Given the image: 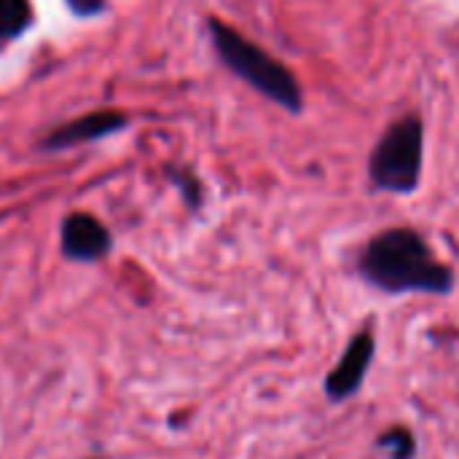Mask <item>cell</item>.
I'll return each mask as SVG.
<instances>
[{
	"label": "cell",
	"mask_w": 459,
	"mask_h": 459,
	"mask_svg": "<svg viewBox=\"0 0 459 459\" xmlns=\"http://www.w3.org/2000/svg\"><path fill=\"white\" fill-rule=\"evenodd\" d=\"M360 274L368 285L395 296H446L455 288V272L411 229H390L374 237L360 255Z\"/></svg>",
	"instance_id": "obj_1"
},
{
	"label": "cell",
	"mask_w": 459,
	"mask_h": 459,
	"mask_svg": "<svg viewBox=\"0 0 459 459\" xmlns=\"http://www.w3.org/2000/svg\"><path fill=\"white\" fill-rule=\"evenodd\" d=\"M210 32H212V43L218 54L242 81H247L253 89L274 100L280 108L290 113L301 110L304 97H301L299 81L285 65H280L274 56L261 51L253 40L242 38L237 30L226 27L223 22H210Z\"/></svg>",
	"instance_id": "obj_2"
},
{
	"label": "cell",
	"mask_w": 459,
	"mask_h": 459,
	"mask_svg": "<svg viewBox=\"0 0 459 459\" xmlns=\"http://www.w3.org/2000/svg\"><path fill=\"white\" fill-rule=\"evenodd\" d=\"M422 148L425 132L417 116L393 124L371 153L368 172L374 186L393 194H411L422 175Z\"/></svg>",
	"instance_id": "obj_3"
},
{
	"label": "cell",
	"mask_w": 459,
	"mask_h": 459,
	"mask_svg": "<svg viewBox=\"0 0 459 459\" xmlns=\"http://www.w3.org/2000/svg\"><path fill=\"white\" fill-rule=\"evenodd\" d=\"M377 352V339L371 331H360L358 336L350 339V344L344 347V355L339 358V363L328 371L325 377V395L328 401H347L352 395H358V390L366 382V374L371 368Z\"/></svg>",
	"instance_id": "obj_4"
},
{
	"label": "cell",
	"mask_w": 459,
	"mask_h": 459,
	"mask_svg": "<svg viewBox=\"0 0 459 459\" xmlns=\"http://www.w3.org/2000/svg\"><path fill=\"white\" fill-rule=\"evenodd\" d=\"M62 250L75 261H97L110 250V234L91 215H70L62 226Z\"/></svg>",
	"instance_id": "obj_5"
},
{
	"label": "cell",
	"mask_w": 459,
	"mask_h": 459,
	"mask_svg": "<svg viewBox=\"0 0 459 459\" xmlns=\"http://www.w3.org/2000/svg\"><path fill=\"white\" fill-rule=\"evenodd\" d=\"M124 116L121 113H89L83 118H75L70 124H65L62 129H56L48 140V145H73V143H83V140H97L105 137L116 129L124 126Z\"/></svg>",
	"instance_id": "obj_6"
},
{
	"label": "cell",
	"mask_w": 459,
	"mask_h": 459,
	"mask_svg": "<svg viewBox=\"0 0 459 459\" xmlns=\"http://www.w3.org/2000/svg\"><path fill=\"white\" fill-rule=\"evenodd\" d=\"M377 446L387 455V459H414L417 455V441L406 428H390L379 436Z\"/></svg>",
	"instance_id": "obj_7"
},
{
	"label": "cell",
	"mask_w": 459,
	"mask_h": 459,
	"mask_svg": "<svg viewBox=\"0 0 459 459\" xmlns=\"http://www.w3.org/2000/svg\"><path fill=\"white\" fill-rule=\"evenodd\" d=\"M30 22L27 0H0V35H19Z\"/></svg>",
	"instance_id": "obj_8"
}]
</instances>
